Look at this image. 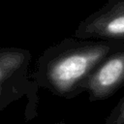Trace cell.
I'll use <instances>...</instances> for the list:
<instances>
[{
  "label": "cell",
  "instance_id": "cell-3",
  "mask_svg": "<svg viewBox=\"0 0 124 124\" xmlns=\"http://www.w3.org/2000/svg\"><path fill=\"white\" fill-rule=\"evenodd\" d=\"M124 85V46L106 57L85 81L82 91L90 102L111 97Z\"/></svg>",
  "mask_w": 124,
  "mask_h": 124
},
{
  "label": "cell",
  "instance_id": "cell-2",
  "mask_svg": "<svg viewBox=\"0 0 124 124\" xmlns=\"http://www.w3.org/2000/svg\"><path fill=\"white\" fill-rule=\"evenodd\" d=\"M73 37L124 43V0H108L80 21Z\"/></svg>",
  "mask_w": 124,
  "mask_h": 124
},
{
  "label": "cell",
  "instance_id": "cell-7",
  "mask_svg": "<svg viewBox=\"0 0 124 124\" xmlns=\"http://www.w3.org/2000/svg\"><path fill=\"white\" fill-rule=\"evenodd\" d=\"M54 124H66L63 120H60V121H58V122H56V123H54Z\"/></svg>",
  "mask_w": 124,
  "mask_h": 124
},
{
  "label": "cell",
  "instance_id": "cell-6",
  "mask_svg": "<svg viewBox=\"0 0 124 124\" xmlns=\"http://www.w3.org/2000/svg\"><path fill=\"white\" fill-rule=\"evenodd\" d=\"M103 124H124V96L114 106Z\"/></svg>",
  "mask_w": 124,
  "mask_h": 124
},
{
  "label": "cell",
  "instance_id": "cell-5",
  "mask_svg": "<svg viewBox=\"0 0 124 124\" xmlns=\"http://www.w3.org/2000/svg\"><path fill=\"white\" fill-rule=\"evenodd\" d=\"M29 50L19 47L0 48V85L28 77Z\"/></svg>",
  "mask_w": 124,
  "mask_h": 124
},
{
  "label": "cell",
  "instance_id": "cell-1",
  "mask_svg": "<svg viewBox=\"0 0 124 124\" xmlns=\"http://www.w3.org/2000/svg\"><path fill=\"white\" fill-rule=\"evenodd\" d=\"M123 46L122 42L65 38L42 53L33 80L53 95L75 98L83 92L85 81L100 63Z\"/></svg>",
  "mask_w": 124,
  "mask_h": 124
},
{
  "label": "cell",
  "instance_id": "cell-4",
  "mask_svg": "<svg viewBox=\"0 0 124 124\" xmlns=\"http://www.w3.org/2000/svg\"><path fill=\"white\" fill-rule=\"evenodd\" d=\"M38 88L36 82L28 77L0 85V111L22 97H27L25 118L33 119L37 115Z\"/></svg>",
  "mask_w": 124,
  "mask_h": 124
}]
</instances>
